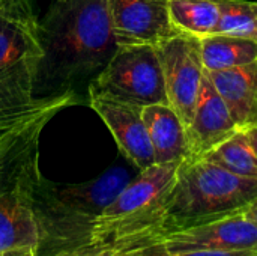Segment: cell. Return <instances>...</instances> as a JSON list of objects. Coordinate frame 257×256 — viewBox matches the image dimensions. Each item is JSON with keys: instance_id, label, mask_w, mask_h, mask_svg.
I'll list each match as a JSON object with an SVG mask.
<instances>
[{"instance_id": "obj_18", "label": "cell", "mask_w": 257, "mask_h": 256, "mask_svg": "<svg viewBox=\"0 0 257 256\" xmlns=\"http://www.w3.org/2000/svg\"><path fill=\"white\" fill-rule=\"evenodd\" d=\"M220 11L215 33L257 41V2L220 0Z\"/></svg>"}, {"instance_id": "obj_22", "label": "cell", "mask_w": 257, "mask_h": 256, "mask_svg": "<svg viewBox=\"0 0 257 256\" xmlns=\"http://www.w3.org/2000/svg\"><path fill=\"white\" fill-rule=\"evenodd\" d=\"M244 214L257 226V198L244 210Z\"/></svg>"}, {"instance_id": "obj_17", "label": "cell", "mask_w": 257, "mask_h": 256, "mask_svg": "<svg viewBox=\"0 0 257 256\" xmlns=\"http://www.w3.org/2000/svg\"><path fill=\"white\" fill-rule=\"evenodd\" d=\"M202 158L235 175L257 178V157L245 130H238L233 136L211 149Z\"/></svg>"}, {"instance_id": "obj_12", "label": "cell", "mask_w": 257, "mask_h": 256, "mask_svg": "<svg viewBox=\"0 0 257 256\" xmlns=\"http://www.w3.org/2000/svg\"><path fill=\"white\" fill-rule=\"evenodd\" d=\"M226 103L206 75L202 81L191 122L187 127L190 158H200L238 131Z\"/></svg>"}, {"instance_id": "obj_19", "label": "cell", "mask_w": 257, "mask_h": 256, "mask_svg": "<svg viewBox=\"0 0 257 256\" xmlns=\"http://www.w3.org/2000/svg\"><path fill=\"white\" fill-rule=\"evenodd\" d=\"M157 237L139 238V240H126V241H114V243H101V241H89L77 247L59 250L56 253L47 256H140L143 246L155 241Z\"/></svg>"}, {"instance_id": "obj_16", "label": "cell", "mask_w": 257, "mask_h": 256, "mask_svg": "<svg viewBox=\"0 0 257 256\" xmlns=\"http://www.w3.org/2000/svg\"><path fill=\"white\" fill-rule=\"evenodd\" d=\"M220 12V0H169L173 26L199 38L215 33Z\"/></svg>"}, {"instance_id": "obj_15", "label": "cell", "mask_w": 257, "mask_h": 256, "mask_svg": "<svg viewBox=\"0 0 257 256\" xmlns=\"http://www.w3.org/2000/svg\"><path fill=\"white\" fill-rule=\"evenodd\" d=\"M200 45L203 66L208 72L257 62V41L248 38L211 33L200 38Z\"/></svg>"}, {"instance_id": "obj_4", "label": "cell", "mask_w": 257, "mask_h": 256, "mask_svg": "<svg viewBox=\"0 0 257 256\" xmlns=\"http://www.w3.org/2000/svg\"><path fill=\"white\" fill-rule=\"evenodd\" d=\"M256 198L257 178L235 175L202 157L185 158L166 201L163 232L242 213Z\"/></svg>"}, {"instance_id": "obj_9", "label": "cell", "mask_w": 257, "mask_h": 256, "mask_svg": "<svg viewBox=\"0 0 257 256\" xmlns=\"http://www.w3.org/2000/svg\"><path fill=\"white\" fill-rule=\"evenodd\" d=\"M155 244L166 253L184 252H257V226L242 213L217 220L170 229Z\"/></svg>"}, {"instance_id": "obj_3", "label": "cell", "mask_w": 257, "mask_h": 256, "mask_svg": "<svg viewBox=\"0 0 257 256\" xmlns=\"http://www.w3.org/2000/svg\"><path fill=\"white\" fill-rule=\"evenodd\" d=\"M130 181V175L120 167L78 184L59 186L42 178L36 198L38 256L92 241L98 216Z\"/></svg>"}, {"instance_id": "obj_8", "label": "cell", "mask_w": 257, "mask_h": 256, "mask_svg": "<svg viewBox=\"0 0 257 256\" xmlns=\"http://www.w3.org/2000/svg\"><path fill=\"white\" fill-rule=\"evenodd\" d=\"M155 48L164 75L169 106L187 128L205 78L200 38L179 32Z\"/></svg>"}, {"instance_id": "obj_25", "label": "cell", "mask_w": 257, "mask_h": 256, "mask_svg": "<svg viewBox=\"0 0 257 256\" xmlns=\"http://www.w3.org/2000/svg\"><path fill=\"white\" fill-rule=\"evenodd\" d=\"M12 124H14V122H12ZM9 125H11V124H6V122H0V131H2V130H5V128H6V127H9Z\"/></svg>"}, {"instance_id": "obj_6", "label": "cell", "mask_w": 257, "mask_h": 256, "mask_svg": "<svg viewBox=\"0 0 257 256\" xmlns=\"http://www.w3.org/2000/svg\"><path fill=\"white\" fill-rule=\"evenodd\" d=\"M42 56L36 15L0 11L2 122H15L44 100H36L33 95Z\"/></svg>"}, {"instance_id": "obj_2", "label": "cell", "mask_w": 257, "mask_h": 256, "mask_svg": "<svg viewBox=\"0 0 257 256\" xmlns=\"http://www.w3.org/2000/svg\"><path fill=\"white\" fill-rule=\"evenodd\" d=\"M75 103L74 91L44 98L0 131V255L38 249L36 198L44 178L39 170L41 137L48 122Z\"/></svg>"}, {"instance_id": "obj_5", "label": "cell", "mask_w": 257, "mask_h": 256, "mask_svg": "<svg viewBox=\"0 0 257 256\" xmlns=\"http://www.w3.org/2000/svg\"><path fill=\"white\" fill-rule=\"evenodd\" d=\"M181 163H155L139 170V175L98 216L92 241L114 243L160 235L164 226L166 201Z\"/></svg>"}, {"instance_id": "obj_24", "label": "cell", "mask_w": 257, "mask_h": 256, "mask_svg": "<svg viewBox=\"0 0 257 256\" xmlns=\"http://www.w3.org/2000/svg\"><path fill=\"white\" fill-rule=\"evenodd\" d=\"M245 131H247V136H248V139H250L251 148H253V151H254V154H256L257 157V124L256 125H253L251 128L245 130Z\"/></svg>"}, {"instance_id": "obj_21", "label": "cell", "mask_w": 257, "mask_h": 256, "mask_svg": "<svg viewBox=\"0 0 257 256\" xmlns=\"http://www.w3.org/2000/svg\"><path fill=\"white\" fill-rule=\"evenodd\" d=\"M0 11L15 14H33L30 0H0Z\"/></svg>"}, {"instance_id": "obj_1", "label": "cell", "mask_w": 257, "mask_h": 256, "mask_svg": "<svg viewBox=\"0 0 257 256\" xmlns=\"http://www.w3.org/2000/svg\"><path fill=\"white\" fill-rule=\"evenodd\" d=\"M39 41L44 56L35 80L36 100L89 84L119 47L107 0H53L39 21Z\"/></svg>"}, {"instance_id": "obj_11", "label": "cell", "mask_w": 257, "mask_h": 256, "mask_svg": "<svg viewBox=\"0 0 257 256\" xmlns=\"http://www.w3.org/2000/svg\"><path fill=\"white\" fill-rule=\"evenodd\" d=\"M117 45H152L179 33L169 14V0H107Z\"/></svg>"}, {"instance_id": "obj_14", "label": "cell", "mask_w": 257, "mask_h": 256, "mask_svg": "<svg viewBox=\"0 0 257 256\" xmlns=\"http://www.w3.org/2000/svg\"><path fill=\"white\" fill-rule=\"evenodd\" d=\"M142 116L154 149L155 163H172L190 158L187 128L169 104H151Z\"/></svg>"}, {"instance_id": "obj_23", "label": "cell", "mask_w": 257, "mask_h": 256, "mask_svg": "<svg viewBox=\"0 0 257 256\" xmlns=\"http://www.w3.org/2000/svg\"><path fill=\"white\" fill-rule=\"evenodd\" d=\"M0 256H38V249H24V250H14V252H6Z\"/></svg>"}, {"instance_id": "obj_26", "label": "cell", "mask_w": 257, "mask_h": 256, "mask_svg": "<svg viewBox=\"0 0 257 256\" xmlns=\"http://www.w3.org/2000/svg\"><path fill=\"white\" fill-rule=\"evenodd\" d=\"M0 122H2V121H0ZM6 124H8V122H6Z\"/></svg>"}, {"instance_id": "obj_20", "label": "cell", "mask_w": 257, "mask_h": 256, "mask_svg": "<svg viewBox=\"0 0 257 256\" xmlns=\"http://www.w3.org/2000/svg\"><path fill=\"white\" fill-rule=\"evenodd\" d=\"M140 256H257L253 250H239V252H184V253H166L163 252L155 241L143 246Z\"/></svg>"}, {"instance_id": "obj_13", "label": "cell", "mask_w": 257, "mask_h": 256, "mask_svg": "<svg viewBox=\"0 0 257 256\" xmlns=\"http://www.w3.org/2000/svg\"><path fill=\"white\" fill-rule=\"evenodd\" d=\"M239 130L257 124V62L221 71H206Z\"/></svg>"}, {"instance_id": "obj_7", "label": "cell", "mask_w": 257, "mask_h": 256, "mask_svg": "<svg viewBox=\"0 0 257 256\" xmlns=\"http://www.w3.org/2000/svg\"><path fill=\"white\" fill-rule=\"evenodd\" d=\"M89 86L142 109L169 104L161 63L152 45H119Z\"/></svg>"}, {"instance_id": "obj_10", "label": "cell", "mask_w": 257, "mask_h": 256, "mask_svg": "<svg viewBox=\"0 0 257 256\" xmlns=\"http://www.w3.org/2000/svg\"><path fill=\"white\" fill-rule=\"evenodd\" d=\"M87 103L102 119L122 155L139 170L155 164L154 149L142 116V107L128 104L93 88H87Z\"/></svg>"}]
</instances>
